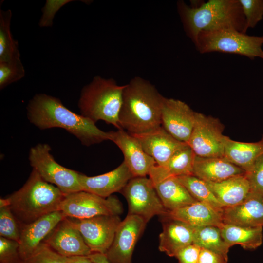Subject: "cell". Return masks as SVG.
I'll use <instances>...</instances> for the list:
<instances>
[{"instance_id":"obj_40","label":"cell","mask_w":263,"mask_h":263,"mask_svg":"<svg viewBox=\"0 0 263 263\" xmlns=\"http://www.w3.org/2000/svg\"><path fill=\"white\" fill-rule=\"evenodd\" d=\"M88 257L94 263H110L105 254L93 253Z\"/></svg>"},{"instance_id":"obj_3","label":"cell","mask_w":263,"mask_h":263,"mask_svg":"<svg viewBox=\"0 0 263 263\" xmlns=\"http://www.w3.org/2000/svg\"><path fill=\"white\" fill-rule=\"evenodd\" d=\"M188 36L194 44L202 31L233 29L243 33L245 19L239 0H209L191 6L177 3Z\"/></svg>"},{"instance_id":"obj_34","label":"cell","mask_w":263,"mask_h":263,"mask_svg":"<svg viewBox=\"0 0 263 263\" xmlns=\"http://www.w3.org/2000/svg\"><path fill=\"white\" fill-rule=\"evenodd\" d=\"M25 75V70L20 58L0 62V88L17 81Z\"/></svg>"},{"instance_id":"obj_7","label":"cell","mask_w":263,"mask_h":263,"mask_svg":"<svg viewBox=\"0 0 263 263\" xmlns=\"http://www.w3.org/2000/svg\"><path fill=\"white\" fill-rule=\"evenodd\" d=\"M47 144L39 143L31 148L29 160L33 169L45 181L54 184L65 195L82 191L80 173L56 162Z\"/></svg>"},{"instance_id":"obj_24","label":"cell","mask_w":263,"mask_h":263,"mask_svg":"<svg viewBox=\"0 0 263 263\" xmlns=\"http://www.w3.org/2000/svg\"><path fill=\"white\" fill-rule=\"evenodd\" d=\"M206 182L217 200L224 207L234 206L241 203L251 191L245 173L220 182Z\"/></svg>"},{"instance_id":"obj_2","label":"cell","mask_w":263,"mask_h":263,"mask_svg":"<svg viewBox=\"0 0 263 263\" xmlns=\"http://www.w3.org/2000/svg\"><path fill=\"white\" fill-rule=\"evenodd\" d=\"M163 96L148 81L139 77L125 85L119 114L121 129L140 134L161 126Z\"/></svg>"},{"instance_id":"obj_37","label":"cell","mask_w":263,"mask_h":263,"mask_svg":"<svg viewBox=\"0 0 263 263\" xmlns=\"http://www.w3.org/2000/svg\"><path fill=\"white\" fill-rule=\"evenodd\" d=\"M201 247L192 244L180 250L176 256L179 263H199Z\"/></svg>"},{"instance_id":"obj_38","label":"cell","mask_w":263,"mask_h":263,"mask_svg":"<svg viewBox=\"0 0 263 263\" xmlns=\"http://www.w3.org/2000/svg\"><path fill=\"white\" fill-rule=\"evenodd\" d=\"M69 0H47L44 7L43 15L40 21V26H49L52 24V19L56 12Z\"/></svg>"},{"instance_id":"obj_14","label":"cell","mask_w":263,"mask_h":263,"mask_svg":"<svg viewBox=\"0 0 263 263\" xmlns=\"http://www.w3.org/2000/svg\"><path fill=\"white\" fill-rule=\"evenodd\" d=\"M149 176L168 211L197 202L177 178L168 176L162 167L156 164L150 170Z\"/></svg>"},{"instance_id":"obj_22","label":"cell","mask_w":263,"mask_h":263,"mask_svg":"<svg viewBox=\"0 0 263 263\" xmlns=\"http://www.w3.org/2000/svg\"><path fill=\"white\" fill-rule=\"evenodd\" d=\"M245 172L224 156L202 157L195 156L193 175L208 182L218 183Z\"/></svg>"},{"instance_id":"obj_26","label":"cell","mask_w":263,"mask_h":263,"mask_svg":"<svg viewBox=\"0 0 263 263\" xmlns=\"http://www.w3.org/2000/svg\"><path fill=\"white\" fill-rule=\"evenodd\" d=\"M223 239L231 247L239 244L245 249H255L263 242V227H246L223 224L220 227Z\"/></svg>"},{"instance_id":"obj_5","label":"cell","mask_w":263,"mask_h":263,"mask_svg":"<svg viewBox=\"0 0 263 263\" xmlns=\"http://www.w3.org/2000/svg\"><path fill=\"white\" fill-rule=\"evenodd\" d=\"M124 87L113 79L95 76L81 91L78 103L81 114L95 123L102 120L121 129L119 114Z\"/></svg>"},{"instance_id":"obj_30","label":"cell","mask_w":263,"mask_h":263,"mask_svg":"<svg viewBox=\"0 0 263 263\" xmlns=\"http://www.w3.org/2000/svg\"><path fill=\"white\" fill-rule=\"evenodd\" d=\"M12 13L10 10L0 11V62L20 58L18 42L10 31Z\"/></svg>"},{"instance_id":"obj_27","label":"cell","mask_w":263,"mask_h":263,"mask_svg":"<svg viewBox=\"0 0 263 263\" xmlns=\"http://www.w3.org/2000/svg\"><path fill=\"white\" fill-rule=\"evenodd\" d=\"M193 244L228 258L230 247L223 239L220 227L209 225L194 227Z\"/></svg>"},{"instance_id":"obj_1","label":"cell","mask_w":263,"mask_h":263,"mask_svg":"<svg viewBox=\"0 0 263 263\" xmlns=\"http://www.w3.org/2000/svg\"><path fill=\"white\" fill-rule=\"evenodd\" d=\"M27 109L29 121L41 130L63 129L86 146L109 140L108 132L99 129L89 118L71 111L55 97L36 94Z\"/></svg>"},{"instance_id":"obj_31","label":"cell","mask_w":263,"mask_h":263,"mask_svg":"<svg viewBox=\"0 0 263 263\" xmlns=\"http://www.w3.org/2000/svg\"><path fill=\"white\" fill-rule=\"evenodd\" d=\"M20 225L5 198L0 199V236L19 243Z\"/></svg>"},{"instance_id":"obj_18","label":"cell","mask_w":263,"mask_h":263,"mask_svg":"<svg viewBox=\"0 0 263 263\" xmlns=\"http://www.w3.org/2000/svg\"><path fill=\"white\" fill-rule=\"evenodd\" d=\"M65 218L60 211H57L44 215L30 224L20 225L19 243L22 261L32 253L56 225Z\"/></svg>"},{"instance_id":"obj_19","label":"cell","mask_w":263,"mask_h":263,"mask_svg":"<svg viewBox=\"0 0 263 263\" xmlns=\"http://www.w3.org/2000/svg\"><path fill=\"white\" fill-rule=\"evenodd\" d=\"M223 223L242 226H263V196L250 191L241 203L225 207L222 213Z\"/></svg>"},{"instance_id":"obj_11","label":"cell","mask_w":263,"mask_h":263,"mask_svg":"<svg viewBox=\"0 0 263 263\" xmlns=\"http://www.w3.org/2000/svg\"><path fill=\"white\" fill-rule=\"evenodd\" d=\"M72 220L93 253L105 254L121 222L119 215H100Z\"/></svg>"},{"instance_id":"obj_41","label":"cell","mask_w":263,"mask_h":263,"mask_svg":"<svg viewBox=\"0 0 263 263\" xmlns=\"http://www.w3.org/2000/svg\"><path fill=\"white\" fill-rule=\"evenodd\" d=\"M69 263H94L88 256L68 257Z\"/></svg>"},{"instance_id":"obj_28","label":"cell","mask_w":263,"mask_h":263,"mask_svg":"<svg viewBox=\"0 0 263 263\" xmlns=\"http://www.w3.org/2000/svg\"><path fill=\"white\" fill-rule=\"evenodd\" d=\"M176 177L197 201L207 204L222 213L224 207L217 200L205 181L193 175Z\"/></svg>"},{"instance_id":"obj_23","label":"cell","mask_w":263,"mask_h":263,"mask_svg":"<svg viewBox=\"0 0 263 263\" xmlns=\"http://www.w3.org/2000/svg\"><path fill=\"white\" fill-rule=\"evenodd\" d=\"M164 216L181 221L193 227L209 225L220 227L224 224L221 213L207 204L198 201L168 211Z\"/></svg>"},{"instance_id":"obj_17","label":"cell","mask_w":263,"mask_h":263,"mask_svg":"<svg viewBox=\"0 0 263 263\" xmlns=\"http://www.w3.org/2000/svg\"><path fill=\"white\" fill-rule=\"evenodd\" d=\"M133 177L123 161L115 169L101 175L88 176L80 173L79 182L82 190L107 198L115 192L121 191Z\"/></svg>"},{"instance_id":"obj_8","label":"cell","mask_w":263,"mask_h":263,"mask_svg":"<svg viewBox=\"0 0 263 263\" xmlns=\"http://www.w3.org/2000/svg\"><path fill=\"white\" fill-rule=\"evenodd\" d=\"M123 209L114 196L104 198L85 191L66 194L60 206L67 218L84 219L100 215H119Z\"/></svg>"},{"instance_id":"obj_9","label":"cell","mask_w":263,"mask_h":263,"mask_svg":"<svg viewBox=\"0 0 263 263\" xmlns=\"http://www.w3.org/2000/svg\"><path fill=\"white\" fill-rule=\"evenodd\" d=\"M128 205V215L138 216L147 223L156 215L165 216V208L150 179L135 177L122 190Z\"/></svg>"},{"instance_id":"obj_29","label":"cell","mask_w":263,"mask_h":263,"mask_svg":"<svg viewBox=\"0 0 263 263\" xmlns=\"http://www.w3.org/2000/svg\"><path fill=\"white\" fill-rule=\"evenodd\" d=\"M195 156L192 149L186 143L178 149L162 167L168 176L179 177L193 175Z\"/></svg>"},{"instance_id":"obj_13","label":"cell","mask_w":263,"mask_h":263,"mask_svg":"<svg viewBox=\"0 0 263 263\" xmlns=\"http://www.w3.org/2000/svg\"><path fill=\"white\" fill-rule=\"evenodd\" d=\"M196 112L185 102L164 98L161 126L176 140L188 144L195 120Z\"/></svg>"},{"instance_id":"obj_10","label":"cell","mask_w":263,"mask_h":263,"mask_svg":"<svg viewBox=\"0 0 263 263\" xmlns=\"http://www.w3.org/2000/svg\"><path fill=\"white\" fill-rule=\"evenodd\" d=\"M224 126L216 118L196 112L193 128L188 143L196 156L202 157L224 155Z\"/></svg>"},{"instance_id":"obj_32","label":"cell","mask_w":263,"mask_h":263,"mask_svg":"<svg viewBox=\"0 0 263 263\" xmlns=\"http://www.w3.org/2000/svg\"><path fill=\"white\" fill-rule=\"evenodd\" d=\"M22 263H69L68 257L58 254L42 242Z\"/></svg>"},{"instance_id":"obj_25","label":"cell","mask_w":263,"mask_h":263,"mask_svg":"<svg viewBox=\"0 0 263 263\" xmlns=\"http://www.w3.org/2000/svg\"><path fill=\"white\" fill-rule=\"evenodd\" d=\"M263 155V136L256 142L237 141L226 136L224 156L245 172Z\"/></svg>"},{"instance_id":"obj_12","label":"cell","mask_w":263,"mask_h":263,"mask_svg":"<svg viewBox=\"0 0 263 263\" xmlns=\"http://www.w3.org/2000/svg\"><path fill=\"white\" fill-rule=\"evenodd\" d=\"M146 224L142 218L128 214L121 221L105 254L110 263H132L133 250Z\"/></svg>"},{"instance_id":"obj_33","label":"cell","mask_w":263,"mask_h":263,"mask_svg":"<svg viewBox=\"0 0 263 263\" xmlns=\"http://www.w3.org/2000/svg\"><path fill=\"white\" fill-rule=\"evenodd\" d=\"M245 19L243 33L254 28L263 18V0H239Z\"/></svg>"},{"instance_id":"obj_39","label":"cell","mask_w":263,"mask_h":263,"mask_svg":"<svg viewBox=\"0 0 263 263\" xmlns=\"http://www.w3.org/2000/svg\"><path fill=\"white\" fill-rule=\"evenodd\" d=\"M227 258L220 254L205 248H201L199 263H227Z\"/></svg>"},{"instance_id":"obj_4","label":"cell","mask_w":263,"mask_h":263,"mask_svg":"<svg viewBox=\"0 0 263 263\" xmlns=\"http://www.w3.org/2000/svg\"><path fill=\"white\" fill-rule=\"evenodd\" d=\"M65 196L57 187L44 180L33 169L22 188L5 199L17 221L22 225L59 211Z\"/></svg>"},{"instance_id":"obj_20","label":"cell","mask_w":263,"mask_h":263,"mask_svg":"<svg viewBox=\"0 0 263 263\" xmlns=\"http://www.w3.org/2000/svg\"><path fill=\"white\" fill-rule=\"evenodd\" d=\"M132 135L139 141L145 152L161 167H164L172 155L186 144L175 139L162 126L147 133Z\"/></svg>"},{"instance_id":"obj_15","label":"cell","mask_w":263,"mask_h":263,"mask_svg":"<svg viewBox=\"0 0 263 263\" xmlns=\"http://www.w3.org/2000/svg\"><path fill=\"white\" fill-rule=\"evenodd\" d=\"M42 242L66 257L88 256L92 253L69 218L61 220Z\"/></svg>"},{"instance_id":"obj_36","label":"cell","mask_w":263,"mask_h":263,"mask_svg":"<svg viewBox=\"0 0 263 263\" xmlns=\"http://www.w3.org/2000/svg\"><path fill=\"white\" fill-rule=\"evenodd\" d=\"M245 175L249 181L251 191L263 196V155L254 163Z\"/></svg>"},{"instance_id":"obj_35","label":"cell","mask_w":263,"mask_h":263,"mask_svg":"<svg viewBox=\"0 0 263 263\" xmlns=\"http://www.w3.org/2000/svg\"><path fill=\"white\" fill-rule=\"evenodd\" d=\"M19 243L0 237V263H21Z\"/></svg>"},{"instance_id":"obj_21","label":"cell","mask_w":263,"mask_h":263,"mask_svg":"<svg viewBox=\"0 0 263 263\" xmlns=\"http://www.w3.org/2000/svg\"><path fill=\"white\" fill-rule=\"evenodd\" d=\"M163 230L159 235V249L169 257L193 244L194 227L181 221L163 216Z\"/></svg>"},{"instance_id":"obj_16","label":"cell","mask_w":263,"mask_h":263,"mask_svg":"<svg viewBox=\"0 0 263 263\" xmlns=\"http://www.w3.org/2000/svg\"><path fill=\"white\" fill-rule=\"evenodd\" d=\"M109 140L121 150L124 162L135 177H146L156 164L155 160L144 151L139 141L133 135L119 129L108 132Z\"/></svg>"},{"instance_id":"obj_6","label":"cell","mask_w":263,"mask_h":263,"mask_svg":"<svg viewBox=\"0 0 263 263\" xmlns=\"http://www.w3.org/2000/svg\"><path fill=\"white\" fill-rule=\"evenodd\" d=\"M194 45L201 54L218 52L263 59V36H249L233 29L202 31Z\"/></svg>"}]
</instances>
